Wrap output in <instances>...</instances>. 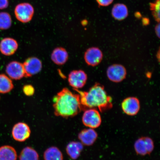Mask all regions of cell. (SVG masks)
<instances>
[{
    "mask_svg": "<svg viewBox=\"0 0 160 160\" xmlns=\"http://www.w3.org/2000/svg\"><path fill=\"white\" fill-rule=\"evenodd\" d=\"M55 115L69 118L74 117L83 110L79 94L74 93L64 88L57 93L53 99Z\"/></svg>",
    "mask_w": 160,
    "mask_h": 160,
    "instance_id": "1",
    "label": "cell"
},
{
    "mask_svg": "<svg viewBox=\"0 0 160 160\" xmlns=\"http://www.w3.org/2000/svg\"><path fill=\"white\" fill-rule=\"evenodd\" d=\"M74 89L79 93L84 109L97 108L102 112L112 107V98L107 95L103 87L99 84H96L87 92Z\"/></svg>",
    "mask_w": 160,
    "mask_h": 160,
    "instance_id": "2",
    "label": "cell"
},
{
    "mask_svg": "<svg viewBox=\"0 0 160 160\" xmlns=\"http://www.w3.org/2000/svg\"><path fill=\"white\" fill-rule=\"evenodd\" d=\"M34 9L33 6L29 3H20L16 6L15 14L18 20L22 23L28 22L32 18Z\"/></svg>",
    "mask_w": 160,
    "mask_h": 160,
    "instance_id": "3",
    "label": "cell"
},
{
    "mask_svg": "<svg viewBox=\"0 0 160 160\" xmlns=\"http://www.w3.org/2000/svg\"><path fill=\"white\" fill-rule=\"evenodd\" d=\"M82 121L86 127L94 129L101 125L102 119L98 111L96 109L90 108L85 110Z\"/></svg>",
    "mask_w": 160,
    "mask_h": 160,
    "instance_id": "4",
    "label": "cell"
},
{
    "mask_svg": "<svg viewBox=\"0 0 160 160\" xmlns=\"http://www.w3.org/2000/svg\"><path fill=\"white\" fill-rule=\"evenodd\" d=\"M154 148L152 140L147 137L140 138L135 142L134 144L136 153L142 156L150 154L153 151Z\"/></svg>",
    "mask_w": 160,
    "mask_h": 160,
    "instance_id": "5",
    "label": "cell"
},
{
    "mask_svg": "<svg viewBox=\"0 0 160 160\" xmlns=\"http://www.w3.org/2000/svg\"><path fill=\"white\" fill-rule=\"evenodd\" d=\"M127 70L123 66L114 64L110 66L107 70V76L110 81L114 82H120L125 78Z\"/></svg>",
    "mask_w": 160,
    "mask_h": 160,
    "instance_id": "6",
    "label": "cell"
},
{
    "mask_svg": "<svg viewBox=\"0 0 160 160\" xmlns=\"http://www.w3.org/2000/svg\"><path fill=\"white\" fill-rule=\"evenodd\" d=\"M31 131L27 123L19 122L13 126L12 130V135L16 141L24 142L28 139L31 135Z\"/></svg>",
    "mask_w": 160,
    "mask_h": 160,
    "instance_id": "7",
    "label": "cell"
},
{
    "mask_svg": "<svg viewBox=\"0 0 160 160\" xmlns=\"http://www.w3.org/2000/svg\"><path fill=\"white\" fill-rule=\"evenodd\" d=\"M87 78V75L85 72L81 70H75L69 73L68 82L74 89H78L85 86Z\"/></svg>",
    "mask_w": 160,
    "mask_h": 160,
    "instance_id": "8",
    "label": "cell"
},
{
    "mask_svg": "<svg viewBox=\"0 0 160 160\" xmlns=\"http://www.w3.org/2000/svg\"><path fill=\"white\" fill-rule=\"evenodd\" d=\"M25 72V77H31L39 72L42 65L41 60L36 57H31L26 60L23 64Z\"/></svg>",
    "mask_w": 160,
    "mask_h": 160,
    "instance_id": "9",
    "label": "cell"
},
{
    "mask_svg": "<svg viewBox=\"0 0 160 160\" xmlns=\"http://www.w3.org/2000/svg\"><path fill=\"white\" fill-rule=\"evenodd\" d=\"M6 73L10 78L19 80L25 77V72L23 64L17 61H12L8 64Z\"/></svg>",
    "mask_w": 160,
    "mask_h": 160,
    "instance_id": "10",
    "label": "cell"
},
{
    "mask_svg": "<svg viewBox=\"0 0 160 160\" xmlns=\"http://www.w3.org/2000/svg\"><path fill=\"white\" fill-rule=\"evenodd\" d=\"M121 106L124 112L129 116L137 115L140 109L139 100L134 97H130L125 99L122 102Z\"/></svg>",
    "mask_w": 160,
    "mask_h": 160,
    "instance_id": "11",
    "label": "cell"
},
{
    "mask_svg": "<svg viewBox=\"0 0 160 160\" xmlns=\"http://www.w3.org/2000/svg\"><path fill=\"white\" fill-rule=\"evenodd\" d=\"M103 57V53L101 50L96 47L89 48L86 51L84 55L86 63L92 67L99 65Z\"/></svg>",
    "mask_w": 160,
    "mask_h": 160,
    "instance_id": "12",
    "label": "cell"
},
{
    "mask_svg": "<svg viewBox=\"0 0 160 160\" xmlns=\"http://www.w3.org/2000/svg\"><path fill=\"white\" fill-rule=\"evenodd\" d=\"M18 47L17 42L12 38H5L0 43V51L2 54L6 56L13 55L17 51Z\"/></svg>",
    "mask_w": 160,
    "mask_h": 160,
    "instance_id": "13",
    "label": "cell"
},
{
    "mask_svg": "<svg viewBox=\"0 0 160 160\" xmlns=\"http://www.w3.org/2000/svg\"><path fill=\"white\" fill-rule=\"evenodd\" d=\"M98 134L93 129H85L82 131L78 135V138L83 145H92L98 138Z\"/></svg>",
    "mask_w": 160,
    "mask_h": 160,
    "instance_id": "14",
    "label": "cell"
},
{
    "mask_svg": "<svg viewBox=\"0 0 160 160\" xmlns=\"http://www.w3.org/2000/svg\"><path fill=\"white\" fill-rule=\"evenodd\" d=\"M51 58L52 61L56 64L62 65L64 64L68 61V54L63 48H57L52 52Z\"/></svg>",
    "mask_w": 160,
    "mask_h": 160,
    "instance_id": "15",
    "label": "cell"
},
{
    "mask_svg": "<svg viewBox=\"0 0 160 160\" xmlns=\"http://www.w3.org/2000/svg\"><path fill=\"white\" fill-rule=\"evenodd\" d=\"M83 149V145L81 142H72L67 145L66 151L72 159L76 160L79 157Z\"/></svg>",
    "mask_w": 160,
    "mask_h": 160,
    "instance_id": "16",
    "label": "cell"
},
{
    "mask_svg": "<svg viewBox=\"0 0 160 160\" xmlns=\"http://www.w3.org/2000/svg\"><path fill=\"white\" fill-rule=\"evenodd\" d=\"M112 14L114 18L118 21H122L128 17V11L125 5L117 3L114 5L112 9Z\"/></svg>",
    "mask_w": 160,
    "mask_h": 160,
    "instance_id": "17",
    "label": "cell"
},
{
    "mask_svg": "<svg viewBox=\"0 0 160 160\" xmlns=\"http://www.w3.org/2000/svg\"><path fill=\"white\" fill-rule=\"evenodd\" d=\"M17 155L16 150L9 145L0 147V160H17Z\"/></svg>",
    "mask_w": 160,
    "mask_h": 160,
    "instance_id": "18",
    "label": "cell"
},
{
    "mask_svg": "<svg viewBox=\"0 0 160 160\" xmlns=\"http://www.w3.org/2000/svg\"><path fill=\"white\" fill-rule=\"evenodd\" d=\"M45 160H63L62 153L57 147H52L46 150L44 153Z\"/></svg>",
    "mask_w": 160,
    "mask_h": 160,
    "instance_id": "19",
    "label": "cell"
},
{
    "mask_svg": "<svg viewBox=\"0 0 160 160\" xmlns=\"http://www.w3.org/2000/svg\"><path fill=\"white\" fill-rule=\"evenodd\" d=\"M13 87V82L9 77L5 74H0V93H9Z\"/></svg>",
    "mask_w": 160,
    "mask_h": 160,
    "instance_id": "20",
    "label": "cell"
},
{
    "mask_svg": "<svg viewBox=\"0 0 160 160\" xmlns=\"http://www.w3.org/2000/svg\"><path fill=\"white\" fill-rule=\"evenodd\" d=\"M19 159V160H39V155L34 149L28 147L22 150Z\"/></svg>",
    "mask_w": 160,
    "mask_h": 160,
    "instance_id": "21",
    "label": "cell"
},
{
    "mask_svg": "<svg viewBox=\"0 0 160 160\" xmlns=\"http://www.w3.org/2000/svg\"><path fill=\"white\" fill-rule=\"evenodd\" d=\"M12 20L11 15L7 12H0V30H7L11 27Z\"/></svg>",
    "mask_w": 160,
    "mask_h": 160,
    "instance_id": "22",
    "label": "cell"
},
{
    "mask_svg": "<svg viewBox=\"0 0 160 160\" xmlns=\"http://www.w3.org/2000/svg\"><path fill=\"white\" fill-rule=\"evenodd\" d=\"M160 0H156L154 3H150V9L156 21L159 22L160 21Z\"/></svg>",
    "mask_w": 160,
    "mask_h": 160,
    "instance_id": "23",
    "label": "cell"
},
{
    "mask_svg": "<svg viewBox=\"0 0 160 160\" xmlns=\"http://www.w3.org/2000/svg\"><path fill=\"white\" fill-rule=\"evenodd\" d=\"M23 91L26 95L31 96L33 95L35 90L32 86L31 85H27L23 87Z\"/></svg>",
    "mask_w": 160,
    "mask_h": 160,
    "instance_id": "24",
    "label": "cell"
},
{
    "mask_svg": "<svg viewBox=\"0 0 160 160\" xmlns=\"http://www.w3.org/2000/svg\"><path fill=\"white\" fill-rule=\"evenodd\" d=\"M98 4L102 7H107L113 2V0H96Z\"/></svg>",
    "mask_w": 160,
    "mask_h": 160,
    "instance_id": "25",
    "label": "cell"
},
{
    "mask_svg": "<svg viewBox=\"0 0 160 160\" xmlns=\"http://www.w3.org/2000/svg\"><path fill=\"white\" fill-rule=\"evenodd\" d=\"M9 4L8 0H0V10L7 8Z\"/></svg>",
    "mask_w": 160,
    "mask_h": 160,
    "instance_id": "26",
    "label": "cell"
},
{
    "mask_svg": "<svg viewBox=\"0 0 160 160\" xmlns=\"http://www.w3.org/2000/svg\"><path fill=\"white\" fill-rule=\"evenodd\" d=\"M155 32L157 33L158 37L159 38L160 36V24L159 23L155 27Z\"/></svg>",
    "mask_w": 160,
    "mask_h": 160,
    "instance_id": "27",
    "label": "cell"
}]
</instances>
